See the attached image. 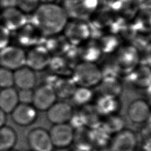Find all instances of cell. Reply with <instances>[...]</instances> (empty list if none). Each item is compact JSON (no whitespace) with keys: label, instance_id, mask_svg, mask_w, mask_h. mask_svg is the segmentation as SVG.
I'll list each match as a JSON object with an SVG mask.
<instances>
[{"label":"cell","instance_id":"4dcf8cb0","mask_svg":"<svg viewBox=\"0 0 151 151\" xmlns=\"http://www.w3.org/2000/svg\"><path fill=\"white\" fill-rule=\"evenodd\" d=\"M10 40L9 31L0 24V50L8 45Z\"/></svg>","mask_w":151,"mask_h":151},{"label":"cell","instance_id":"52a82bcc","mask_svg":"<svg viewBox=\"0 0 151 151\" xmlns=\"http://www.w3.org/2000/svg\"><path fill=\"white\" fill-rule=\"evenodd\" d=\"M54 147L66 148L74 141V129L69 123L54 124L48 132Z\"/></svg>","mask_w":151,"mask_h":151},{"label":"cell","instance_id":"1f68e13d","mask_svg":"<svg viewBox=\"0 0 151 151\" xmlns=\"http://www.w3.org/2000/svg\"><path fill=\"white\" fill-rule=\"evenodd\" d=\"M17 0H0V6L5 9L16 7Z\"/></svg>","mask_w":151,"mask_h":151},{"label":"cell","instance_id":"d6986e66","mask_svg":"<svg viewBox=\"0 0 151 151\" xmlns=\"http://www.w3.org/2000/svg\"><path fill=\"white\" fill-rule=\"evenodd\" d=\"M19 104L18 91L13 87L0 91V109L5 113H11Z\"/></svg>","mask_w":151,"mask_h":151},{"label":"cell","instance_id":"44dd1931","mask_svg":"<svg viewBox=\"0 0 151 151\" xmlns=\"http://www.w3.org/2000/svg\"><path fill=\"white\" fill-rule=\"evenodd\" d=\"M52 87L57 97L64 99L71 97L77 86L72 78H61L57 80Z\"/></svg>","mask_w":151,"mask_h":151},{"label":"cell","instance_id":"4316f807","mask_svg":"<svg viewBox=\"0 0 151 151\" xmlns=\"http://www.w3.org/2000/svg\"><path fill=\"white\" fill-rule=\"evenodd\" d=\"M124 123L123 119L117 114L107 116L104 122L105 130L109 133L113 134L124 129Z\"/></svg>","mask_w":151,"mask_h":151},{"label":"cell","instance_id":"8fae6325","mask_svg":"<svg viewBox=\"0 0 151 151\" xmlns=\"http://www.w3.org/2000/svg\"><path fill=\"white\" fill-rule=\"evenodd\" d=\"M57 96L53 87L48 84L39 86L34 91L32 105L37 110L47 111L56 102Z\"/></svg>","mask_w":151,"mask_h":151},{"label":"cell","instance_id":"277c9868","mask_svg":"<svg viewBox=\"0 0 151 151\" xmlns=\"http://www.w3.org/2000/svg\"><path fill=\"white\" fill-rule=\"evenodd\" d=\"M63 31L67 41L74 45L87 40L91 32L87 21L75 19L68 20Z\"/></svg>","mask_w":151,"mask_h":151},{"label":"cell","instance_id":"2e32d148","mask_svg":"<svg viewBox=\"0 0 151 151\" xmlns=\"http://www.w3.org/2000/svg\"><path fill=\"white\" fill-rule=\"evenodd\" d=\"M127 115L129 119L134 123H144L146 122L150 117V106L144 100H135L129 106Z\"/></svg>","mask_w":151,"mask_h":151},{"label":"cell","instance_id":"8992f818","mask_svg":"<svg viewBox=\"0 0 151 151\" xmlns=\"http://www.w3.org/2000/svg\"><path fill=\"white\" fill-rule=\"evenodd\" d=\"M26 52L15 45H8L0 50V67L14 71L25 65Z\"/></svg>","mask_w":151,"mask_h":151},{"label":"cell","instance_id":"9a60e30c","mask_svg":"<svg viewBox=\"0 0 151 151\" xmlns=\"http://www.w3.org/2000/svg\"><path fill=\"white\" fill-rule=\"evenodd\" d=\"M4 26L10 31H17L28 22L25 14L16 7L6 8L1 15Z\"/></svg>","mask_w":151,"mask_h":151},{"label":"cell","instance_id":"ffe728a7","mask_svg":"<svg viewBox=\"0 0 151 151\" xmlns=\"http://www.w3.org/2000/svg\"><path fill=\"white\" fill-rule=\"evenodd\" d=\"M18 31V40L24 45L34 44L44 35L35 26L30 22H27Z\"/></svg>","mask_w":151,"mask_h":151},{"label":"cell","instance_id":"f546056e","mask_svg":"<svg viewBox=\"0 0 151 151\" xmlns=\"http://www.w3.org/2000/svg\"><path fill=\"white\" fill-rule=\"evenodd\" d=\"M17 91L19 103L32 104L34 95L32 89H19Z\"/></svg>","mask_w":151,"mask_h":151},{"label":"cell","instance_id":"83f0119b","mask_svg":"<svg viewBox=\"0 0 151 151\" xmlns=\"http://www.w3.org/2000/svg\"><path fill=\"white\" fill-rule=\"evenodd\" d=\"M13 71L0 67V88H6L13 87Z\"/></svg>","mask_w":151,"mask_h":151},{"label":"cell","instance_id":"9c48e42d","mask_svg":"<svg viewBox=\"0 0 151 151\" xmlns=\"http://www.w3.org/2000/svg\"><path fill=\"white\" fill-rule=\"evenodd\" d=\"M116 18L132 21L140 9L138 0H113L109 5Z\"/></svg>","mask_w":151,"mask_h":151},{"label":"cell","instance_id":"7c38bea8","mask_svg":"<svg viewBox=\"0 0 151 151\" xmlns=\"http://www.w3.org/2000/svg\"><path fill=\"white\" fill-rule=\"evenodd\" d=\"M27 140L33 151H52L54 147L49 132L41 127L31 130L28 134Z\"/></svg>","mask_w":151,"mask_h":151},{"label":"cell","instance_id":"ba28073f","mask_svg":"<svg viewBox=\"0 0 151 151\" xmlns=\"http://www.w3.org/2000/svg\"><path fill=\"white\" fill-rule=\"evenodd\" d=\"M49 51L43 46H35L26 53L25 65L35 71H42L49 66L51 60Z\"/></svg>","mask_w":151,"mask_h":151},{"label":"cell","instance_id":"7402d4cb","mask_svg":"<svg viewBox=\"0 0 151 151\" xmlns=\"http://www.w3.org/2000/svg\"><path fill=\"white\" fill-rule=\"evenodd\" d=\"M17 141V135L12 128L6 126L0 128V151L12 149Z\"/></svg>","mask_w":151,"mask_h":151},{"label":"cell","instance_id":"484cf974","mask_svg":"<svg viewBox=\"0 0 151 151\" xmlns=\"http://www.w3.org/2000/svg\"><path fill=\"white\" fill-rule=\"evenodd\" d=\"M117 58L118 64L124 68L133 67L138 59L137 54L132 48H126L124 51H121Z\"/></svg>","mask_w":151,"mask_h":151},{"label":"cell","instance_id":"836d02e7","mask_svg":"<svg viewBox=\"0 0 151 151\" xmlns=\"http://www.w3.org/2000/svg\"><path fill=\"white\" fill-rule=\"evenodd\" d=\"M6 121V113L0 109V128L5 126Z\"/></svg>","mask_w":151,"mask_h":151},{"label":"cell","instance_id":"cb8c5ba5","mask_svg":"<svg viewBox=\"0 0 151 151\" xmlns=\"http://www.w3.org/2000/svg\"><path fill=\"white\" fill-rule=\"evenodd\" d=\"M71 98L78 106H87L93 98V93L90 88L77 86Z\"/></svg>","mask_w":151,"mask_h":151},{"label":"cell","instance_id":"6da1fadb","mask_svg":"<svg viewBox=\"0 0 151 151\" xmlns=\"http://www.w3.org/2000/svg\"><path fill=\"white\" fill-rule=\"evenodd\" d=\"M68 20L63 8L55 3H41L31 14L29 22L44 35L60 34Z\"/></svg>","mask_w":151,"mask_h":151},{"label":"cell","instance_id":"f35d334b","mask_svg":"<svg viewBox=\"0 0 151 151\" xmlns=\"http://www.w3.org/2000/svg\"><path fill=\"white\" fill-rule=\"evenodd\" d=\"M29 151H33V150H29Z\"/></svg>","mask_w":151,"mask_h":151},{"label":"cell","instance_id":"e575fe53","mask_svg":"<svg viewBox=\"0 0 151 151\" xmlns=\"http://www.w3.org/2000/svg\"><path fill=\"white\" fill-rule=\"evenodd\" d=\"M100 5H109L113 0H99Z\"/></svg>","mask_w":151,"mask_h":151},{"label":"cell","instance_id":"3957f363","mask_svg":"<svg viewBox=\"0 0 151 151\" xmlns=\"http://www.w3.org/2000/svg\"><path fill=\"white\" fill-rule=\"evenodd\" d=\"M99 5V0H63L62 7L68 19L87 21Z\"/></svg>","mask_w":151,"mask_h":151},{"label":"cell","instance_id":"f1b7e54d","mask_svg":"<svg viewBox=\"0 0 151 151\" xmlns=\"http://www.w3.org/2000/svg\"><path fill=\"white\" fill-rule=\"evenodd\" d=\"M40 4V0H17V6L24 14H32L37 9Z\"/></svg>","mask_w":151,"mask_h":151},{"label":"cell","instance_id":"603a6c76","mask_svg":"<svg viewBox=\"0 0 151 151\" xmlns=\"http://www.w3.org/2000/svg\"><path fill=\"white\" fill-rule=\"evenodd\" d=\"M137 31L147 32L150 28V9L140 8L132 21Z\"/></svg>","mask_w":151,"mask_h":151},{"label":"cell","instance_id":"7a4b0ae2","mask_svg":"<svg viewBox=\"0 0 151 151\" xmlns=\"http://www.w3.org/2000/svg\"><path fill=\"white\" fill-rule=\"evenodd\" d=\"M103 78L102 71L94 63L84 61L76 65L72 79L77 86L91 88L98 86Z\"/></svg>","mask_w":151,"mask_h":151},{"label":"cell","instance_id":"5bb4252c","mask_svg":"<svg viewBox=\"0 0 151 151\" xmlns=\"http://www.w3.org/2000/svg\"><path fill=\"white\" fill-rule=\"evenodd\" d=\"M11 114L13 122L22 126L30 125L38 116L37 110L32 104L22 103H19Z\"/></svg>","mask_w":151,"mask_h":151},{"label":"cell","instance_id":"d4e9b609","mask_svg":"<svg viewBox=\"0 0 151 151\" xmlns=\"http://www.w3.org/2000/svg\"><path fill=\"white\" fill-rule=\"evenodd\" d=\"M101 90L102 95H107L118 97L122 92V87L120 83L113 78H107L101 82Z\"/></svg>","mask_w":151,"mask_h":151},{"label":"cell","instance_id":"d590c367","mask_svg":"<svg viewBox=\"0 0 151 151\" xmlns=\"http://www.w3.org/2000/svg\"><path fill=\"white\" fill-rule=\"evenodd\" d=\"M55 0H40L41 4V3H54Z\"/></svg>","mask_w":151,"mask_h":151},{"label":"cell","instance_id":"74e56055","mask_svg":"<svg viewBox=\"0 0 151 151\" xmlns=\"http://www.w3.org/2000/svg\"><path fill=\"white\" fill-rule=\"evenodd\" d=\"M6 151H15V150H13L11 149V150H6Z\"/></svg>","mask_w":151,"mask_h":151},{"label":"cell","instance_id":"8d00e7d4","mask_svg":"<svg viewBox=\"0 0 151 151\" xmlns=\"http://www.w3.org/2000/svg\"><path fill=\"white\" fill-rule=\"evenodd\" d=\"M57 151H68L65 149V148H60Z\"/></svg>","mask_w":151,"mask_h":151},{"label":"cell","instance_id":"30bf717a","mask_svg":"<svg viewBox=\"0 0 151 151\" xmlns=\"http://www.w3.org/2000/svg\"><path fill=\"white\" fill-rule=\"evenodd\" d=\"M137 145L135 133L129 129H123L113 135L110 141V151H135Z\"/></svg>","mask_w":151,"mask_h":151},{"label":"cell","instance_id":"ac0fdd59","mask_svg":"<svg viewBox=\"0 0 151 151\" xmlns=\"http://www.w3.org/2000/svg\"><path fill=\"white\" fill-rule=\"evenodd\" d=\"M94 107L100 116L107 117L117 114L120 109V104L118 97L101 95L97 100Z\"/></svg>","mask_w":151,"mask_h":151},{"label":"cell","instance_id":"d6a6232c","mask_svg":"<svg viewBox=\"0 0 151 151\" xmlns=\"http://www.w3.org/2000/svg\"><path fill=\"white\" fill-rule=\"evenodd\" d=\"M140 8L150 9V0H138Z\"/></svg>","mask_w":151,"mask_h":151},{"label":"cell","instance_id":"4fadbf2b","mask_svg":"<svg viewBox=\"0 0 151 151\" xmlns=\"http://www.w3.org/2000/svg\"><path fill=\"white\" fill-rule=\"evenodd\" d=\"M73 114L72 106L64 101L55 102L47 110V117L53 124L68 123Z\"/></svg>","mask_w":151,"mask_h":151},{"label":"cell","instance_id":"5b68a950","mask_svg":"<svg viewBox=\"0 0 151 151\" xmlns=\"http://www.w3.org/2000/svg\"><path fill=\"white\" fill-rule=\"evenodd\" d=\"M119 20L109 5L100 4L87 22L91 30H102L106 28L116 29Z\"/></svg>","mask_w":151,"mask_h":151},{"label":"cell","instance_id":"e0dca14e","mask_svg":"<svg viewBox=\"0 0 151 151\" xmlns=\"http://www.w3.org/2000/svg\"><path fill=\"white\" fill-rule=\"evenodd\" d=\"M14 85L19 89H32L37 81L35 71L24 65L13 71Z\"/></svg>","mask_w":151,"mask_h":151}]
</instances>
